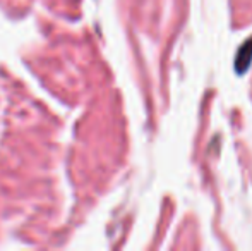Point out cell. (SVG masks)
I'll return each mask as SVG.
<instances>
[{
	"label": "cell",
	"instance_id": "cell-1",
	"mask_svg": "<svg viewBox=\"0 0 252 251\" xmlns=\"http://www.w3.org/2000/svg\"><path fill=\"white\" fill-rule=\"evenodd\" d=\"M251 62H252V38L247 40L246 43L240 47V50L237 52L235 69L239 71L240 74H244L247 71V67L251 66Z\"/></svg>",
	"mask_w": 252,
	"mask_h": 251
}]
</instances>
